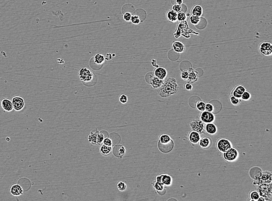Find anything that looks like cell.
I'll return each mask as SVG.
<instances>
[{
	"instance_id": "6da1fadb",
	"label": "cell",
	"mask_w": 272,
	"mask_h": 201,
	"mask_svg": "<svg viewBox=\"0 0 272 201\" xmlns=\"http://www.w3.org/2000/svg\"><path fill=\"white\" fill-rule=\"evenodd\" d=\"M178 85L174 78L169 77L164 80L162 85L158 88V93L162 97H168L175 94L178 91Z\"/></svg>"
},
{
	"instance_id": "7a4b0ae2",
	"label": "cell",
	"mask_w": 272,
	"mask_h": 201,
	"mask_svg": "<svg viewBox=\"0 0 272 201\" xmlns=\"http://www.w3.org/2000/svg\"><path fill=\"white\" fill-rule=\"evenodd\" d=\"M79 77L81 82L86 86L95 84L94 79H96L95 74L87 68H81L79 71Z\"/></svg>"
},
{
	"instance_id": "3957f363",
	"label": "cell",
	"mask_w": 272,
	"mask_h": 201,
	"mask_svg": "<svg viewBox=\"0 0 272 201\" xmlns=\"http://www.w3.org/2000/svg\"><path fill=\"white\" fill-rule=\"evenodd\" d=\"M257 191H258L260 197H264L268 201H271L272 192L271 183L261 184L257 186Z\"/></svg>"
},
{
	"instance_id": "277c9868",
	"label": "cell",
	"mask_w": 272,
	"mask_h": 201,
	"mask_svg": "<svg viewBox=\"0 0 272 201\" xmlns=\"http://www.w3.org/2000/svg\"><path fill=\"white\" fill-rule=\"evenodd\" d=\"M272 173L270 171H264L261 173L260 176L257 180H255L253 185L258 186L261 184H270L272 183Z\"/></svg>"
},
{
	"instance_id": "5b68a950",
	"label": "cell",
	"mask_w": 272,
	"mask_h": 201,
	"mask_svg": "<svg viewBox=\"0 0 272 201\" xmlns=\"http://www.w3.org/2000/svg\"><path fill=\"white\" fill-rule=\"evenodd\" d=\"M239 156V153L236 149L233 147L223 153V157L226 161L233 162L236 161Z\"/></svg>"
},
{
	"instance_id": "8992f818",
	"label": "cell",
	"mask_w": 272,
	"mask_h": 201,
	"mask_svg": "<svg viewBox=\"0 0 272 201\" xmlns=\"http://www.w3.org/2000/svg\"><path fill=\"white\" fill-rule=\"evenodd\" d=\"M216 147L220 153H224L232 147V144L229 140L226 138H221L216 142Z\"/></svg>"
},
{
	"instance_id": "52a82bcc",
	"label": "cell",
	"mask_w": 272,
	"mask_h": 201,
	"mask_svg": "<svg viewBox=\"0 0 272 201\" xmlns=\"http://www.w3.org/2000/svg\"><path fill=\"white\" fill-rule=\"evenodd\" d=\"M12 105L13 110L16 111L22 110L25 106V102L23 97L20 96H13L12 99Z\"/></svg>"
},
{
	"instance_id": "ba28073f",
	"label": "cell",
	"mask_w": 272,
	"mask_h": 201,
	"mask_svg": "<svg viewBox=\"0 0 272 201\" xmlns=\"http://www.w3.org/2000/svg\"><path fill=\"white\" fill-rule=\"evenodd\" d=\"M205 124L200 119H196L190 123V126L192 130L196 131L200 134H204L205 133Z\"/></svg>"
},
{
	"instance_id": "9c48e42d",
	"label": "cell",
	"mask_w": 272,
	"mask_h": 201,
	"mask_svg": "<svg viewBox=\"0 0 272 201\" xmlns=\"http://www.w3.org/2000/svg\"><path fill=\"white\" fill-rule=\"evenodd\" d=\"M260 53L264 56H271L272 54V44L269 41H263L259 47Z\"/></svg>"
},
{
	"instance_id": "30bf717a",
	"label": "cell",
	"mask_w": 272,
	"mask_h": 201,
	"mask_svg": "<svg viewBox=\"0 0 272 201\" xmlns=\"http://www.w3.org/2000/svg\"><path fill=\"white\" fill-rule=\"evenodd\" d=\"M155 181L161 183L165 187H169L172 185V178L168 174L162 173L155 177Z\"/></svg>"
},
{
	"instance_id": "8fae6325",
	"label": "cell",
	"mask_w": 272,
	"mask_h": 201,
	"mask_svg": "<svg viewBox=\"0 0 272 201\" xmlns=\"http://www.w3.org/2000/svg\"><path fill=\"white\" fill-rule=\"evenodd\" d=\"M200 119L205 124L213 122L215 120V116L212 112H208L207 111H201L200 115Z\"/></svg>"
},
{
	"instance_id": "7c38bea8",
	"label": "cell",
	"mask_w": 272,
	"mask_h": 201,
	"mask_svg": "<svg viewBox=\"0 0 272 201\" xmlns=\"http://www.w3.org/2000/svg\"><path fill=\"white\" fill-rule=\"evenodd\" d=\"M174 147V143L172 140L168 143L162 144L158 142V148L159 150L163 153H168L171 152Z\"/></svg>"
},
{
	"instance_id": "4fadbf2b",
	"label": "cell",
	"mask_w": 272,
	"mask_h": 201,
	"mask_svg": "<svg viewBox=\"0 0 272 201\" xmlns=\"http://www.w3.org/2000/svg\"><path fill=\"white\" fill-rule=\"evenodd\" d=\"M1 106L2 109L7 112H11L13 110L12 100L9 98H3L1 101Z\"/></svg>"
},
{
	"instance_id": "5bb4252c",
	"label": "cell",
	"mask_w": 272,
	"mask_h": 201,
	"mask_svg": "<svg viewBox=\"0 0 272 201\" xmlns=\"http://www.w3.org/2000/svg\"><path fill=\"white\" fill-rule=\"evenodd\" d=\"M154 76L160 80H164L167 75V71L163 67H157L154 70Z\"/></svg>"
},
{
	"instance_id": "9a60e30c",
	"label": "cell",
	"mask_w": 272,
	"mask_h": 201,
	"mask_svg": "<svg viewBox=\"0 0 272 201\" xmlns=\"http://www.w3.org/2000/svg\"><path fill=\"white\" fill-rule=\"evenodd\" d=\"M188 140L193 144H197L200 139V134L194 130H191L188 134Z\"/></svg>"
},
{
	"instance_id": "2e32d148",
	"label": "cell",
	"mask_w": 272,
	"mask_h": 201,
	"mask_svg": "<svg viewBox=\"0 0 272 201\" xmlns=\"http://www.w3.org/2000/svg\"><path fill=\"white\" fill-rule=\"evenodd\" d=\"M246 91V88L242 85H238L232 91L231 94L237 98L241 99V95Z\"/></svg>"
},
{
	"instance_id": "e0dca14e",
	"label": "cell",
	"mask_w": 272,
	"mask_h": 201,
	"mask_svg": "<svg viewBox=\"0 0 272 201\" xmlns=\"http://www.w3.org/2000/svg\"><path fill=\"white\" fill-rule=\"evenodd\" d=\"M10 193L13 196L18 197L23 194V189L19 184H15L11 187Z\"/></svg>"
},
{
	"instance_id": "ac0fdd59",
	"label": "cell",
	"mask_w": 272,
	"mask_h": 201,
	"mask_svg": "<svg viewBox=\"0 0 272 201\" xmlns=\"http://www.w3.org/2000/svg\"><path fill=\"white\" fill-rule=\"evenodd\" d=\"M152 185L157 193L159 195H163L166 194V187L161 183L154 181L152 183Z\"/></svg>"
},
{
	"instance_id": "d6986e66",
	"label": "cell",
	"mask_w": 272,
	"mask_h": 201,
	"mask_svg": "<svg viewBox=\"0 0 272 201\" xmlns=\"http://www.w3.org/2000/svg\"><path fill=\"white\" fill-rule=\"evenodd\" d=\"M126 152L125 148L122 145H116L113 149V153L118 158H122Z\"/></svg>"
},
{
	"instance_id": "ffe728a7",
	"label": "cell",
	"mask_w": 272,
	"mask_h": 201,
	"mask_svg": "<svg viewBox=\"0 0 272 201\" xmlns=\"http://www.w3.org/2000/svg\"><path fill=\"white\" fill-rule=\"evenodd\" d=\"M189 77L188 79V82L190 83H196L198 79H199V76H198V72L196 70L193 69V68H190L189 69Z\"/></svg>"
},
{
	"instance_id": "44dd1931",
	"label": "cell",
	"mask_w": 272,
	"mask_h": 201,
	"mask_svg": "<svg viewBox=\"0 0 272 201\" xmlns=\"http://www.w3.org/2000/svg\"><path fill=\"white\" fill-rule=\"evenodd\" d=\"M218 131V129L216 126L213 124V122L207 123L205 125V132L210 135H213L216 133Z\"/></svg>"
},
{
	"instance_id": "7402d4cb",
	"label": "cell",
	"mask_w": 272,
	"mask_h": 201,
	"mask_svg": "<svg viewBox=\"0 0 272 201\" xmlns=\"http://www.w3.org/2000/svg\"><path fill=\"white\" fill-rule=\"evenodd\" d=\"M172 49L175 52L181 53L185 50L186 48L185 45L182 42L177 41L172 43Z\"/></svg>"
},
{
	"instance_id": "603a6c76",
	"label": "cell",
	"mask_w": 272,
	"mask_h": 201,
	"mask_svg": "<svg viewBox=\"0 0 272 201\" xmlns=\"http://www.w3.org/2000/svg\"><path fill=\"white\" fill-rule=\"evenodd\" d=\"M92 60H94V63L95 64V65L99 66L100 68L104 63L105 58L104 56L102 55V54L97 53L93 57Z\"/></svg>"
},
{
	"instance_id": "cb8c5ba5",
	"label": "cell",
	"mask_w": 272,
	"mask_h": 201,
	"mask_svg": "<svg viewBox=\"0 0 272 201\" xmlns=\"http://www.w3.org/2000/svg\"><path fill=\"white\" fill-rule=\"evenodd\" d=\"M164 80H160L158 78L156 77L155 76H153L150 81V83L152 85V86L154 88V89H158L163 84Z\"/></svg>"
},
{
	"instance_id": "d4e9b609",
	"label": "cell",
	"mask_w": 272,
	"mask_h": 201,
	"mask_svg": "<svg viewBox=\"0 0 272 201\" xmlns=\"http://www.w3.org/2000/svg\"><path fill=\"white\" fill-rule=\"evenodd\" d=\"M198 143L202 148H207L210 147L211 144V140L209 137H204L202 138H200Z\"/></svg>"
},
{
	"instance_id": "484cf974",
	"label": "cell",
	"mask_w": 272,
	"mask_h": 201,
	"mask_svg": "<svg viewBox=\"0 0 272 201\" xmlns=\"http://www.w3.org/2000/svg\"><path fill=\"white\" fill-rule=\"evenodd\" d=\"M191 13L192 15L196 16L198 17H201V15H202V13H203L202 7L200 5H198V4L196 5L193 7Z\"/></svg>"
},
{
	"instance_id": "4316f807",
	"label": "cell",
	"mask_w": 272,
	"mask_h": 201,
	"mask_svg": "<svg viewBox=\"0 0 272 201\" xmlns=\"http://www.w3.org/2000/svg\"><path fill=\"white\" fill-rule=\"evenodd\" d=\"M177 13L175 12L172 10H169L168 12H166V18L169 22L175 23L177 21Z\"/></svg>"
},
{
	"instance_id": "83f0119b",
	"label": "cell",
	"mask_w": 272,
	"mask_h": 201,
	"mask_svg": "<svg viewBox=\"0 0 272 201\" xmlns=\"http://www.w3.org/2000/svg\"><path fill=\"white\" fill-rule=\"evenodd\" d=\"M99 133V131H98L97 129L92 130L90 134L88 136V141L90 142L92 145H95L96 144V141H97V135Z\"/></svg>"
},
{
	"instance_id": "f1b7e54d",
	"label": "cell",
	"mask_w": 272,
	"mask_h": 201,
	"mask_svg": "<svg viewBox=\"0 0 272 201\" xmlns=\"http://www.w3.org/2000/svg\"><path fill=\"white\" fill-rule=\"evenodd\" d=\"M111 147L103 144L100 148V153L104 156H107L111 152Z\"/></svg>"
},
{
	"instance_id": "f546056e",
	"label": "cell",
	"mask_w": 272,
	"mask_h": 201,
	"mask_svg": "<svg viewBox=\"0 0 272 201\" xmlns=\"http://www.w3.org/2000/svg\"><path fill=\"white\" fill-rule=\"evenodd\" d=\"M260 195L257 190H252L249 194V201H257Z\"/></svg>"
},
{
	"instance_id": "4dcf8cb0",
	"label": "cell",
	"mask_w": 272,
	"mask_h": 201,
	"mask_svg": "<svg viewBox=\"0 0 272 201\" xmlns=\"http://www.w3.org/2000/svg\"><path fill=\"white\" fill-rule=\"evenodd\" d=\"M171 140H172V139H171V137L167 134H161L159 136V139H158V142H160V143H162V144L168 143L171 142Z\"/></svg>"
},
{
	"instance_id": "1f68e13d",
	"label": "cell",
	"mask_w": 272,
	"mask_h": 201,
	"mask_svg": "<svg viewBox=\"0 0 272 201\" xmlns=\"http://www.w3.org/2000/svg\"><path fill=\"white\" fill-rule=\"evenodd\" d=\"M187 16H188L187 15L185 12H179L177 13V20L180 22L186 21V20L187 19Z\"/></svg>"
},
{
	"instance_id": "d6a6232c",
	"label": "cell",
	"mask_w": 272,
	"mask_h": 201,
	"mask_svg": "<svg viewBox=\"0 0 272 201\" xmlns=\"http://www.w3.org/2000/svg\"><path fill=\"white\" fill-rule=\"evenodd\" d=\"M190 22L193 25H197L200 22V17L191 15L190 16Z\"/></svg>"
},
{
	"instance_id": "836d02e7",
	"label": "cell",
	"mask_w": 272,
	"mask_h": 201,
	"mask_svg": "<svg viewBox=\"0 0 272 201\" xmlns=\"http://www.w3.org/2000/svg\"><path fill=\"white\" fill-rule=\"evenodd\" d=\"M230 100L231 103H232L233 106H238V105L241 103V99L237 98L236 97H235V96L231 95L230 97Z\"/></svg>"
},
{
	"instance_id": "e575fe53",
	"label": "cell",
	"mask_w": 272,
	"mask_h": 201,
	"mask_svg": "<svg viewBox=\"0 0 272 201\" xmlns=\"http://www.w3.org/2000/svg\"><path fill=\"white\" fill-rule=\"evenodd\" d=\"M205 103L203 101H199L196 104V108L197 110L200 111H203L205 110Z\"/></svg>"
},
{
	"instance_id": "d590c367",
	"label": "cell",
	"mask_w": 272,
	"mask_h": 201,
	"mask_svg": "<svg viewBox=\"0 0 272 201\" xmlns=\"http://www.w3.org/2000/svg\"><path fill=\"white\" fill-rule=\"evenodd\" d=\"M105 136L104 134L102 133L99 132L98 135H97V141H96V144L98 145H100L104 140Z\"/></svg>"
},
{
	"instance_id": "8d00e7d4",
	"label": "cell",
	"mask_w": 272,
	"mask_h": 201,
	"mask_svg": "<svg viewBox=\"0 0 272 201\" xmlns=\"http://www.w3.org/2000/svg\"><path fill=\"white\" fill-rule=\"evenodd\" d=\"M131 21L132 22V23L135 24H138L141 22L140 18H139V16H138L137 15H132Z\"/></svg>"
},
{
	"instance_id": "74e56055",
	"label": "cell",
	"mask_w": 272,
	"mask_h": 201,
	"mask_svg": "<svg viewBox=\"0 0 272 201\" xmlns=\"http://www.w3.org/2000/svg\"><path fill=\"white\" fill-rule=\"evenodd\" d=\"M251 97V94L246 91L242 95H241V99L243 100H244V101H248L249 100Z\"/></svg>"
},
{
	"instance_id": "f35d334b",
	"label": "cell",
	"mask_w": 272,
	"mask_h": 201,
	"mask_svg": "<svg viewBox=\"0 0 272 201\" xmlns=\"http://www.w3.org/2000/svg\"><path fill=\"white\" fill-rule=\"evenodd\" d=\"M117 188L120 191H124L127 189V185L126 184L123 182V181H120L118 182V184H117Z\"/></svg>"
},
{
	"instance_id": "ab89813d",
	"label": "cell",
	"mask_w": 272,
	"mask_h": 201,
	"mask_svg": "<svg viewBox=\"0 0 272 201\" xmlns=\"http://www.w3.org/2000/svg\"><path fill=\"white\" fill-rule=\"evenodd\" d=\"M188 77H189V71H188V70H185L182 71L181 74H180V77L183 80L187 81L188 79Z\"/></svg>"
},
{
	"instance_id": "60d3db41",
	"label": "cell",
	"mask_w": 272,
	"mask_h": 201,
	"mask_svg": "<svg viewBox=\"0 0 272 201\" xmlns=\"http://www.w3.org/2000/svg\"><path fill=\"white\" fill-rule=\"evenodd\" d=\"M172 10L173 11H174L175 12H177V13H179V12L182 11V8L181 5H179V4H174V5H172Z\"/></svg>"
},
{
	"instance_id": "b9f144b4",
	"label": "cell",
	"mask_w": 272,
	"mask_h": 201,
	"mask_svg": "<svg viewBox=\"0 0 272 201\" xmlns=\"http://www.w3.org/2000/svg\"><path fill=\"white\" fill-rule=\"evenodd\" d=\"M119 100L122 104H125L128 102V97L125 94H122L119 97Z\"/></svg>"
},
{
	"instance_id": "7bdbcfd3",
	"label": "cell",
	"mask_w": 272,
	"mask_h": 201,
	"mask_svg": "<svg viewBox=\"0 0 272 201\" xmlns=\"http://www.w3.org/2000/svg\"><path fill=\"white\" fill-rule=\"evenodd\" d=\"M131 16H132L131 13L129 12H126L125 13H124V15H123V19L126 22H130V21H131Z\"/></svg>"
},
{
	"instance_id": "ee69618b",
	"label": "cell",
	"mask_w": 272,
	"mask_h": 201,
	"mask_svg": "<svg viewBox=\"0 0 272 201\" xmlns=\"http://www.w3.org/2000/svg\"><path fill=\"white\" fill-rule=\"evenodd\" d=\"M213 110H214V107H213V106L212 104H211V103H206L205 104V111L213 113Z\"/></svg>"
},
{
	"instance_id": "f6af8a7d",
	"label": "cell",
	"mask_w": 272,
	"mask_h": 201,
	"mask_svg": "<svg viewBox=\"0 0 272 201\" xmlns=\"http://www.w3.org/2000/svg\"><path fill=\"white\" fill-rule=\"evenodd\" d=\"M103 143L104 145H106L107 146H110V147H111L112 145V144H113L112 140L109 137H106V138L104 139V140L103 141Z\"/></svg>"
},
{
	"instance_id": "bcb514c9",
	"label": "cell",
	"mask_w": 272,
	"mask_h": 201,
	"mask_svg": "<svg viewBox=\"0 0 272 201\" xmlns=\"http://www.w3.org/2000/svg\"><path fill=\"white\" fill-rule=\"evenodd\" d=\"M185 88L186 89V90L187 91H191L193 89V86L190 83H186L185 85Z\"/></svg>"
},
{
	"instance_id": "7dc6e473",
	"label": "cell",
	"mask_w": 272,
	"mask_h": 201,
	"mask_svg": "<svg viewBox=\"0 0 272 201\" xmlns=\"http://www.w3.org/2000/svg\"><path fill=\"white\" fill-rule=\"evenodd\" d=\"M111 58H112V55L111 53H106V56H105V59L107 60H110L111 59Z\"/></svg>"
},
{
	"instance_id": "c3c4849f",
	"label": "cell",
	"mask_w": 272,
	"mask_h": 201,
	"mask_svg": "<svg viewBox=\"0 0 272 201\" xmlns=\"http://www.w3.org/2000/svg\"><path fill=\"white\" fill-rule=\"evenodd\" d=\"M152 64H153V66L154 67H158V65H157V63H156V60H155L153 59L152 60Z\"/></svg>"
},
{
	"instance_id": "681fc988",
	"label": "cell",
	"mask_w": 272,
	"mask_h": 201,
	"mask_svg": "<svg viewBox=\"0 0 272 201\" xmlns=\"http://www.w3.org/2000/svg\"><path fill=\"white\" fill-rule=\"evenodd\" d=\"M268 201V200H266V198H264V197H260V198H258V201Z\"/></svg>"
},
{
	"instance_id": "f907efd6",
	"label": "cell",
	"mask_w": 272,
	"mask_h": 201,
	"mask_svg": "<svg viewBox=\"0 0 272 201\" xmlns=\"http://www.w3.org/2000/svg\"><path fill=\"white\" fill-rule=\"evenodd\" d=\"M176 4L179 5H182L183 4V0H175Z\"/></svg>"
}]
</instances>
